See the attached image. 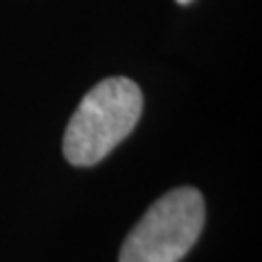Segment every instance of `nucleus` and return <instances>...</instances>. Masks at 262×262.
<instances>
[{"label":"nucleus","instance_id":"1","mask_svg":"<svg viewBox=\"0 0 262 262\" xmlns=\"http://www.w3.org/2000/svg\"><path fill=\"white\" fill-rule=\"evenodd\" d=\"M142 116V92L127 77L96 83L66 127L63 155L72 166H94L134 131Z\"/></svg>","mask_w":262,"mask_h":262},{"label":"nucleus","instance_id":"2","mask_svg":"<svg viewBox=\"0 0 262 262\" xmlns=\"http://www.w3.org/2000/svg\"><path fill=\"white\" fill-rule=\"evenodd\" d=\"M206 201L182 186L160 196L122 243L118 262H179L201 236Z\"/></svg>","mask_w":262,"mask_h":262},{"label":"nucleus","instance_id":"3","mask_svg":"<svg viewBox=\"0 0 262 262\" xmlns=\"http://www.w3.org/2000/svg\"><path fill=\"white\" fill-rule=\"evenodd\" d=\"M175 3H179V5H188V3H192V0H175Z\"/></svg>","mask_w":262,"mask_h":262}]
</instances>
